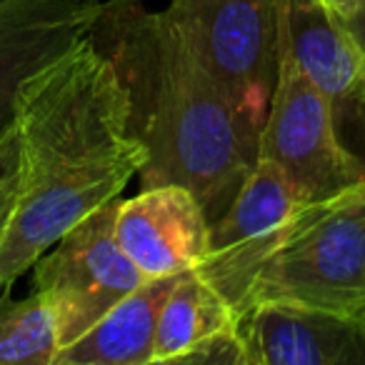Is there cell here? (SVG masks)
I'll use <instances>...</instances> for the list:
<instances>
[{
	"label": "cell",
	"mask_w": 365,
	"mask_h": 365,
	"mask_svg": "<svg viewBox=\"0 0 365 365\" xmlns=\"http://www.w3.org/2000/svg\"><path fill=\"white\" fill-rule=\"evenodd\" d=\"M198 270L240 310L285 303L360 315L365 310V178L335 195L303 203L278 228Z\"/></svg>",
	"instance_id": "3"
},
{
	"label": "cell",
	"mask_w": 365,
	"mask_h": 365,
	"mask_svg": "<svg viewBox=\"0 0 365 365\" xmlns=\"http://www.w3.org/2000/svg\"><path fill=\"white\" fill-rule=\"evenodd\" d=\"M283 41L298 68L338 113L365 106V56L338 16L318 0H283Z\"/></svg>",
	"instance_id": "10"
},
{
	"label": "cell",
	"mask_w": 365,
	"mask_h": 365,
	"mask_svg": "<svg viewBox=\"0 0 365 365\" xmlns=\"http://www.w3.org/2000/svg\"><path fill=\"white\" fill-rule=\"evenodd\" d=\"M13 128L18 193L0 235V290L115 200L148 163L125 86L88 36L23 83Z\"/></svg>",
	"instance_id": "1"
},
{
	"label": "cell",
	"mask_w": 365,
	"mask_h": 365,
	"mask_svg": "<svg viewBox=\"0 0 365 365\" xmlns=\"http://www.w3.org/2000/svg\"><path fill=\"white\" fill-rule=\"evenodd\" d=\"M163 13L258 143L278 81L283 0H170Z\"/></svg>",
	"instance_id": "4"
},
{
	"label": "cell",
	"mask_w": 365,
	"mask_h": 365,
	"mask_svg": "<svg viewBox=\"0 0 365 365\" xmlns=\"http://www.w3.org/2000/svg\"><path fill=\"white\" fill-rule=\"evenodd\" d=\"M233 325V308L198 268L175 278L158 315L153 363H178L210 335Z\"/></svg>",
	"instance_id": "13"
},
{
	"label": "cell",
	"mask_w": 365,
	"mask_h": 365,
	"mask_svg": "<svg viewBox=\"0 0 365 365\" xmlns=\"http://www.w3.org/2000/svg\"><path fill=\"white\" fill-rule=\"evenodd\" d=\"M258 158H268L283 168L305 203L335 195L365 178V163L340 138L330 101L285 48L283 28L278 81L260 130Z\"/></svg>",
	"instance_id": "6"
},
{
	"label": "cell",
	"mask_w": 365,
	"mask_h": 365,
	"mask_svg": "<svg viewBox=\"0 0 365 365\" xmlns=\"http://www.w3.org/2000/svg\"><path fill=\"white\" fill-rule=\"evenodd\" d=\"M115 210L118 198L73 225L33 263V285L51 308L61 348L148 280L118 243Z\"/></svg>",
	"instance_id": "5"
},
{
	"label": "cell",
	"mask_w": 365,
	"mask_h": 365,
	"mask_svg": "<svg viewBox=\"0 0 365 365\" xmlns=\"http://www.w3.org/2000/svg\"><path fill=\"white\" fill-rule=\"evenodd\" d=\"M303 203V195L283 168L258 158L228 210L210 225V253H223L270 233Z\"/></svg>",
	"instance_id": "12"
},
{
	"label": "cell",
	"mask_w": 365,
	"mask_h": 365,
	"mask_svg": "<svg viewBox=\"0 0 365 365\" xmlns=\"http://www.w3.org/2000/svg\"><path fill=\"white\" fill-rule=\"evenodd\" d=\"M0 290V365H53L61 350L53 313L43 295L13 300Z\"/></svg>",
	"instance_id": "14"
},
{
	"label": "cell",
	"mask_w": 365,
	"mask_h": 365,
	"mask_svg": "<svg viewBox=\"0 0 365 365\" xmlns=\"http://www.w3.org/2000/svg\"><path fill=\"white\" fill-rule=\"evenodd\" d=\"M360 318H363V320H365V310H363V313H360Z\"/></svg>",
	"instance_id": "18"
},
{
	"label": "cell",
	"mask_w": 365,
	"mask_h": 365,
	"mask_svg": "<svg viewBox=\"0 0 365 365\" xmlns=\"http://www.w3.org/2000/svg\"><path fill=\"white\" fill-rule=\"evenodd\" d=\"M88 38L128 91L130 128L148 148L143 188L185 185L213 225L258 160V143L163 11L108 0Z\"/></svg>",
	"instance_id": "2"
},
{
	"label": "cell",
	"mask_w": 365,
	"mask_h": 365,
	"mask_svg": "<svg viewBox=\"0 0 365 365\" xmlns=\"http://www.w3.org/2000/svg\"><path fill=\"white\" fill-rule=\"evenodd\" d=\"M115 238L145 278L193 270L210 253V223L193 190L178 182L118 200Z\"/></svg>",
	"instance_id": "8"
},
{
	"label": "cell",
	"mask_w": 365,
	"mask_h": 365,
	"mask_svg": "<svg viewBox=\"0 0 365 365\" xmlns=\"http://www.w3.org/2000/svg\"><path fill=\"white\" fill-rule=\"evenodd\" d=\"M345 26V31L350 33V38L355 41V46L360 48V53L365 56V0H358L355 8L350 11L348 18L340 21Z\"/></svg>",
	"instance_id": "16"
},
{
	"label": "cell",
	"mask_w": 365,
	"mask_h": 365,
	"mask_svg": "<svg viewBox=\"0 0 365 365\" xmlns=\"http://www.w3.org/2000/svg\"><path fill=\"white\" fill-rule=\"evenodd\" d=\"M18 193V135L16 128H8L0 135V235L11 220Z\"/></svg>",
	"instance_id": "15"
},
{
	"label": "cell",
	"mask_w": 365,
	"mask_h": 365,
	"mask_svg": "<svg viewBox=\"0 0 365 365\" xmlns=\"http://www.w3.org/2000/svg\"><path fill=\"white\" fill-rule=\"evenodd\" d=\"M178 275L148 278L91 330L58 350L53 365H150L158 315Z\"/></svg>",
	"instance_id": "11"
},
{
	"label": "cell",
	"mask_w": 365,
	"mask_h": 365,
	"mask_svg": "<svg viewBox=\"0 0 365 365\" xmlns=\"http://www.w3.org/2000/svg\"><path fill=\"white\" fill-rule=\"evenodd\" d=\"M318 3H320V6H325L330 13H333V16H338L340 21H343V18L350 16V11L355 8V3H358V0H318Z\"/></svg>",
	"instance_id": "17"
},
{
	"label": "cell",
	"mask_w": 365,
	"mask_h": 365,
	"mask_svg": "<svg viewBox=\"0 0 365 365\" xmlns=\"http://www.w3.org/2000/svg\"><path fill=\"white\" fill-rule=\"evenodd\" d=\"M103 0H0V135L23 83L88 36Z\"/></svg>",
	"instance_id": "9"
},
{
	"label": "cell",
	"mask_w": 365,
	"mask_h": 365,
	"mask_svg": "<svg viewBox=\"0 0 365 365\" xmlns=\"http://www.w3.org/2000/svg\"><path fill=\"white\" fill-rule=\"evenodd\" d=\"M243 365L365 363V320L330 310L258 303L233 313Z\"/></svg>",
	"instance_id": "7"
}]
</instances>
